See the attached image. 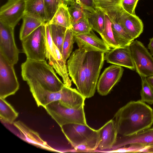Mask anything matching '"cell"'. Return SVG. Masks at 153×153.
Masks as SVG:
<instances>
[{
    "instance_id": "cell-14",
    "label": "cell",
    "mask_w": 153,
    "mask_h": 153,
    "mask_svg": "<svg viewBox=\"0 0 153 153\" xmlns=\"http://www.w3.org/2000/svg\"><path fill=\"white\" fill-rule=\"evenodd\" d=\"M124 71L122 66L113 65L105 68L97 81V88L102 96L108 94L120 80Z\"/></svg>"
},
{
    "instance_id": "cell-23",
    "label": "cell",
    "mask_w": 153,
    "mask_h": 153,
    "mask_svg": "<svg viewBox=\"0 0 153 153\" xmlns=\"http://www.w3.org/2000/svg\"><path fill=\"white\" fill-rule=\"evenodd\" d=\"M48 22L62 26L66 28L71 27V19L68 9V6L63 3L61 4L53 18Z\"/></svg>"
},
{
    "instance_id": "cell-38",
    "label": "cell",
    "mask_w": 153,
    "mask_h": 153,
    "mask_svg": "<svg viewBox=\"0 0 153 153\" xmlns=\"http://www.w3.org/2000/svg\"><path fill=\"white\" fill-rule=\"evenodd\" d=\"M76 2L80 4L85 10L89 12H92L96 9L93 0H77Z\"/></svg>"
},
{
    "instance_id": "cell-20",
    "label": "cell",
    "mask_w": 153,
    "mask_h": 153,
    "mask_svg": "<svg viewBox=\"0 0 153 153\" xmlns=\"http://www.w3.org/2000/svg\"><path fill=\"white\" fill-rule=\"evenodd\" d=\"M133 143H138L148 146L153 145V127L145 129L137 133L117 138L112 148L115 149Z\"/></svg>"
},
{
    "instance_id": "cell-5",
    "label": "cell",
    "mask_w": 153,
    "mask_h": 153,
    "mask_svg": "<svg viewBox=\"0 0 153 153\" xmlns=\"http://www.w3.org/2000/svg\"><path fill=\"white\" fill-rule=\"evenodd\" d=\"M46 23L21 41L22 49L27 58L45 60L47 45Z\"/></svg>"
},
{
    "instance_id": "cell-30",
    "label": "cell",
    "mask_w": 153,
    "mask_h": 153,
    "mask_svg": "<svg viewBox=\"0 0 153 153\" xmlns=\"http://www.w3.org/2000/svg\"><path fill=\"white\" fill-rule=\"evenodd\" d=\"M75 41L74 35L71 27L67 28L63 43L61 53L63 57L66 61L70 56Z\"/></svg>"
},
{
    "instance_id": "cell-10",
    "label": "cell",
    "mask_w": 153,
    "mask_h": 153,
    "mask_svg": "<svg viewBox=\"0 0 153 153\" xmlns=\"http://www.w3.org/2000/svg\"><path fill=\"white\" fill-rule=\"evenodd\" d=\"M14 65L0 54V98L14 94L19 88Z\"/></svg>"
},
{
    "instance_id": "cell-32",
    "label": "cell",
    "mask_w": 153,
    "mask_h": 153,
    "mask_svg": "<svg viewBox=\"0 0 153 153\" xmlns=\"http://www.w3.org/2000/svg\"><path fill=\"white\" fill-rule=\"evenodd\" d=\"M71 28L74 35L88 33L92 30L88 17L72 24Z\"/></svg>"
},
{
    "instance_id": "cell-1",
    "label": "cell",
    "mask_w": 153,
    "mask_h": 153,
    "mask_svg": "<svg viewBox=\"0 0 153 153\" xmlns=\"http://www.w3.org/2000/svg\"><path fill=\"white\" fill-rule=\"evenodd\" d=\"M114 117L118 134L127 136L151 127L153 110L140 100L131 101L120 108Z\"/></svg>"
},
{
    "instance_id": "cell-13",
    "label": "cell",
    "mask_w": 153,
    "mask_h": 153,
    "mask_svg": "<svg viewBox=\"0 0 153 153\" xmlns=\"http://www.w3.org/2000/svg\"><path fill=\"white\" fill-rule=\"evenodd\" d=\"M25 0H8L0 9V21L14 28L25 15Z\"/></svg>"
},
{
    "instance_id": "cell-7",
    "label": "cell",
    "mask_w": 153,
    "mask_h": 153,
    "mask_svg": "<svg viewBox=\"0 0 153 153\" xmlns=\"http://www.w3.org/2000/svg\"><path fill=\"white\" fill-rule=\"evenodd\" d=\"M86 51L78 48L73 52L67 62L69 76L77 90L87 98L86 82L84 68Z\"/></svg>"
},
{
    "instance_id": "cell-18",
    "label": "cell",
    "mask_w": 153,
    "mask_h": 153,
    "mask_svg": "<svg viewBox=\"0 0 153 153\" xmlns=\"http://www.w3.org/2000/svg\"><path fill=\"white\" fill-rule=\"evenodd\" d=\"M98 145L100 150L110 149L116 143L118 134L115 120L111 119L97 130Z\"/></svg>"
},
{
    "instance_id": "cell-21",
    "label": "cell",
    "mask_w": 153,
    "mask_h": 153,
    "mask_svg": "<svg viewBox=\"0 0 153 153\" xmlns=\"http://www.w3.org/2000/svg\"><path fill=\"white\" fill-rule=\"evenodd\" d=\"M14 125L20 131L22 138L25 141L43 149L55 150L40 138L38 133L30 129L22 122H16L14 123Z\"/></svg>"
},
{
    "instance_id": "cell-3",
    "label": "cell",
    "mask_w": 153,
    "mask_h": 153,
    "mask_svg": "<svg viewBox=\"0 0 153 153\" xmlns=\"http://www.w3.org/2000/svg\"><path fill=\"white\" fill-rule=\"evenodd\" d=\"M21 75L24 81L37 82L50 91H59L65 85L58 77L53 67L45 60L27 58L21 65Z\"/></svg>"
},
{
    "instance_id": "cell-27",
    "label": "cell",
    "mask_w": 153,
    "mask_h": 153,
    "mask_svg": "<svg viewBox=\"0 0 153 153\" xmlns=\"http://www.w3.org/2000/svg\"><path fill=\"white\" fill-rule=\"evenodd\" d=\"M100 35L102 39L110 48H113L120 47L114 38L110 19L105 13L104 28Z\"/></svg>"
},
{
    "instance_id": "cell-35",
    "label": "cell",
    "mask_w": 153,
    "mask_h": 153,
    "mask_svg": "<svg viewBox=\"0 0 153 153\" xmlns=\"http://www.w3.org/2000/svg\"><path fill=\"white\" fill-rule=\"evenodd\" d=\"M98 145V138L88 141L74 148L77 152L93 151L97 149Z\"/></svg>"
},
{
    "instance_id": "cell-15",
    "label": "cell",
    "mask_w": 153,
    "mask_h": 153,
    "mask_svg": "<svg viewBox=\"0 0 153 153\" xmlns=\"http://www.w3.org/2000/svg\"><path fill=\"white\" fill-rule=\"evenodd\" d=\"M122 7L121 5H119L102 10L110 19L114 38L120 47L129 45L134 40L120 22L119 16Z\"/></svg>"
},
{
    "instance_id": "cell-34",
    "label": "cell",
    "mask_w": 153,
    "mask_h": 153,
    "mask_svg": "<svg viewBox=\"0 0 153 153\" xmlns=\"http://www.w3.org/2000/svg\"><path fill=\"white\" fill-rule=\"evenodd\" d=\"M96 7L103 10L121 5V0H93Z\"/></svg>"
},
{
    "instance_id": "cell-31",
    "label": "cell",
    "mask_w": 153,
    "mask_h": 153,
    "mask_svg": "<svg viewBox=\"0 0 153 153\" xmlns=\"http://www.w3.org/2000/svg\"><path fill=\"white\" fill-rule=\"evenodd\" d=\"M141 78L140 100L143 102L152 105L153 104V86L147 81L146 77Z\"/></svg>"
},
{
    "instance_id": "cell-22",
    "label": "cell",
    "mask_w": 153,
    "mask_h": 153,
    "mask_svg": "<svg viewBox=\"0 0 153 153\" xmlns=\"http://www.w3.org/2000/svg\"><path fill=\"white\" fill-rule=\"evenodd\" d=\"M25 15L44 23L48 22L43 0H25Z\"/></svg>"
},
{
    "instance_id": "cell-28",
    "label": "cell",
    "mask_w": 153,
    "mask_h": 153,
    "mask_svg": "<svg viewBox=\"0 0 153 153\" xmlns=\"http://www.w3.org/2000/svg\"><path fill=\"white\" fill-rule=\"evenodd\" d=\"M50 25L52 40L61 53L67 28L54 24H50Z\"/></svg>"
},
{
    "instance_id": "cell-33",
    "label": "cell",
    "mask_w": 153,
    "mask_h": 153,
    "mask_svg": "<svg viewBox=\"0 0 153 153\" xmlns=\"http://www.w3.org/2000/svg\"><path fill=\"white\" fill-rule=\"evenodd\" d=\"M48 22L53 18L61 4L59 0H43Z\"/></svg>"
},
{
    "instance_id": "cell-24",
    "label": "cell",
    "mask_w": 153,
    "mask_h": 153,
    "mask_svg": "<svg viewBox=\"0 0 153 153\" xmlns=\"http://www.w3.org/2000/svg\"><path fill=\"white\" fill-rule=\"evenodd\" d=\"M105 13L101 9L96 7L95 10L88 12V20L92 29L101 35L105 25Z\"/></svg>"
},
{
    "instance_id": "cell-40",
    "label": "cell",
    "mask_w": 153,
    "mask_h": 153,
    "mask_svg": "<svg viewBox=\"0 0 153 153\" xmlns=\"http://www.w3.org/2000/svg\"><path fill=\"white\" fill-rule=\"evenodd\" d=\"M142 152L153 153V145L147 146L143 150Z\"/></svg>"
},
{
    "instance_id": "cell-37",
    "label": "cell",
    "mask_w": 153,
    "mask_h": 153,
    "mask_svg": "<svg viewBox=\"0 0 153 153\" xmlns=\"http://www.w3.org/2000/svg\"><path fill=\"white\" fill-rule=\"evenodd\" d=\"M129 145L128 147L121 149L119 148L116 151L119 152H141L148 146L138 143H133Z\"/></svg>"
},
{
    "instance_id": "cell-43",
    "label": "cell",
    "mask_w": 153,
    "mask_h": 153,
    "mask_svg": "<svg viewBox=\"0 0 153 153\" xmlns=\"http://www.w3.org/2000/svg\"><path fill=\"white\" fill-rule=\"evenodd\" d=\"M59 0L61 4H62L63 3L62 0Z\"/></svg>"
},
{
    "instance_id": "cell-4",
    "label": "cell",
    "mask_w": 153,
    "mask_h": 153,
    "mask_svg": "<svg viewBox=\"0 0 153 153\" xmlns=\"http://www.w3.org/2000/svg\"><path fill=\"white\" fill-rule=\"evenodd\" d=\"M44 108L60 127L69 123L87 125L84 107L78 109L73 108L57 101L49 104Z\"/></svg>"
},
{
    "instance_id": "cell-11",
    "label": "cell",
    "mask_w": 153,
    "mask_h": 153,
    "mask_svg": "<svg viewBox=\"0 0 153 153\" xmlns=\"http://www.w3.org/2000/svg\"><path fill=\"white\" fill-rule=\"evenodd\" d=\"M68 140L74 149L88 141L98 138L97 130L88 125L69 123L61 127Z\"/></svg>"
},
{
    "instance_id": "cell-39",
    "label": "cell",
    "mask_w": 153,
    "mask_h": 153,
    "mask_svg": "<svg viewBox=\"0 0 153 153\" xmlns=\"http://www.w3.org/2000/svg\"><path fill=\"white\" fill-rule=\"evenodd\" d=\"M148 48L151 54L153 56V37L149 39Z\"/></svg>"
},
{
    "instance_id": "cell-29",
    "label": "cell",
    "mask_w": 153,
    "mask_h": 153,
    "mask_svg": "<svg viewBox=\"0 0 153 153\" xmlns=\"http://www.w3.org/2000/svg\"><path fill=\"white\" fill-rule=\"evenodd\" d=\"M68 6V9L71 25L88 17L89 12L85 10L80 4L75 2Z\"/></svg>"
},
{
    "instance_id": "cell-12",
    "label": "cell",
    "mask_w": 153,
    "mask_h": 153,
    "mask_svg": "<svg viewBox=\"0 0 153 153\" xmlns=\"http://www.w3.org/2000/svg\"><path fill=\"white\" fill-rule=\"evenodd\" d=\"M14 28L0 21V54L14 65L17 63L19 53L15 41Z\"/></svg>"
},
{
    "instance_id": "cell-16",
    "label": "cell",
    "mask_w": 153,
    "mask_h": 153,
    "mask_svg": "<svg viewBox=\"0 0 153 153\" xmlns=\"http://www.w3.org/2000/svg\"><path fill=\"white\" fill-rule=\"evenodd\" d=\"M74 37L79 48L86 51H96L105 53L111 50L108 45L97 36L92 30L88 33L76 35Z\"/></svg>"
},
{
    "instance_id": "cell-42",
    "label": "cell",
    "mask_w": 153,
    "mask_h": 153,
    "mask_svg": "<svg viewBox=\"0 0 153 153\" xmlns=\"http://www.w3.org/2000/svg\"><path fill=\"white\" fill-rule=\"evenodd\" d=\"M147 81L153 86V76H151L146 78Z\"/></svg>"
},
{
    "instance_id": "cell-26",
    "label": "cell",
    "mask_w": 153,
    "mask_h": 153,
    "mask_svg": "<svg viewBox=\"0 0 153 153\" xmlns=\"http://www.w3.org/2000/svg\"><path fill=\"white\" fill-rule=\"evenodd\" d=\"M19 113L5 99L0 98V117L2 122L12 124L18 117Z\"/></svg>"
},
{
    "instance_id": "cell-2",
    "label": "cell",
    "mask_w": 153,
    "mask_h": 153,
    "mask_svg": "<svg viewBox=\"0 0 153 153\" xmlns=\"http://www.w3.org/2000/svg\"><path fill=\"white\" fill-rule=\"evenodd\" d=\"M30 91L38 106L45 108L49 104L60 101L65 106L78 109L84 105L85 98L76 89L65 85L60 91L52 92L36 82H27Z\"/></svg>"
},
{
    "instance_id": "cell-19",
    "label": "cell",
    "mask_w": 153,
    "mask_h": 153,
    "mask_svg": "<svg viewBox=\"0 0 153 153\" xmlns=\"http://www.w3.org/2000/svg\"><path fill=\"white\" fill-rule=\"evenodd\" d=\"M119 21L125 31L134 40L143 31V25L142 20L136 15L125 11L122 7L120 11Z\"/></svg>"
},
{
    "instance_id": "cell-36",
    "label": "cell",
    "mask_w": 153,
    "mask_h": 153,
    "mask_svg": "<svg viewBox=\"0 0 153 153\" xmlns=\"http://www.w3.org/2000/svg\"><path fill=\"white\" fill-rule=\"evenodd\" d=\"M139 0H121V5L123 9L129 14L135 15V10Z\"/></svg>"
},
{
    "instance_id": "cell-25",
    "label": "cell",
    "mask_w": 153,
    "mask_h": 153,
    "mask_svg": "<svg viewBox=\"0 0 153 153\" xmlns=\"http://www.w3.org/2000/svg\"><path fill=\"white\" fill-rule=\"evenodd\" d=\"M20 29L19 38L22 40L41 25L45 23L32 17L25 15Z\"/></svg>"
},
{
    "instance_id": "cell-9",
    "label": "cell",
    "mask_w": 153,
    "mask_h": 153,
    "mask_svg": "<svg viewBox=\"0 0 153 153\" xmlns=\"http://www.w3.org/2000/svg\"><path fill=\"white\" fill-rule=\"evenodd\" d=\"M129 47L137 73L140 77L153 76V57L143 44L136 40Z\"/></svg>"
},
{
    "instance_id": "cell-17",
    "label": "cell",
    "mask_w": 153,
    "mask_h": 153,
    "mask_svg": "<svg viewBox=\"0 0 153 153\" xmlns=\"http://www.w3.org/2000/svg\"><path fill=\"white\" fill-rule=\"evenodd\" d=\"M105 53L104 59L107 62L135 70L129 45L113 48Z\"/></svg>"
},
{
    "instance_id": "cell-6",
    "label": "cell",
    "mask_w": 153,
    "mask_h": 153,
    "mask_svg": "<svg viewBox=\"0 0 153 153\" xmlns=\"http://www.w3.org/2000/svg\"><path fill=\"white\" fill-rule=\"evenodd\" d=\"M105 53L86 51L84 62L86 82L87 98L93 97L95 92L99 74L104 62Z\"/></svg>"
},
{
    "instance_id": "cell-8",
    "label": "cell",
    "mask_w": 153,
    "mask_h": 153,
    "mask_svg": "<svg viewBox=\"0 0 153 153\" xmlns=\"http://www.w3.org/2000/svg\"><path fill=\"white\" fill-rule=\"evenodd\" d=\"M45 27L47 37L46 59L48 60L49 64L62 77L63 83L67 86L71 87V81L69 76L66 61L64 59L59 49L52 40L50 24L46 22Z\"/></svg>"
},
{
    "instance_id": "cell-41",
    "label": "cell",
    "mask_w": 153,
    "mask_h": 153,
    "mask_svg": "<svg viewBox=\"0 0 153 153\" xmlns=\"http://www.w3.org/2000/svg\"><path fill=\"white\" fill-rule=\"evenodd\" d=\"M76 1L77 0H62L63 4L68 6L76 2Z\"/></svg>"
}]
</instances>
